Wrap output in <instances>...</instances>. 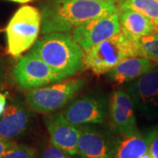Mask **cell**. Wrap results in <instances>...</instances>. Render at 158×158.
Returning a JSON list of instances; mask_svg holds the SVG:
<instances>
[{
  "mask_svg": "<svg viewBox=\"0 0 158 158\" xmlns=\"http://www.w3.org/2000/svg\"><path fill=\"white\" fill-rule=\"evenodd\" d=\"M118 10L116 4L98 0H47L40 11V32L69 33L91 19Z\"/></svg>",
  "mask_w": 158,
  "mask_h": 158,
  "instance_id": "obj_1",
  "label": "cell"
},
{
  "mask_svg": "<svg viewBox=\"0 0 158 158\" xmlns=\"http://www.w3.org/2000/svg\"><path fill=\"white\" fill-rule=\"evenodd\" d=\"M30 52L43 60L63 80L83 68L85 51L69 33L45 34L36 40Z\"/></svg>",
  "mask_w": 158,
  "mask_h": 158,
  "instance_id": "obj_2",
  "label": "cell"
},
{
  "mask_svg": "<svg viewBox=\"0 0 158 158\" xmlns=\"http://www.w3.org/2000/svg\"><path fill=\"white\" fill-rule=\"evenodd\" d=\"M134 56H138L135 40L120 30L118 34L85 51L83 67L96 75H102L109 72L125 59Z\"/></svg>",
  "mask_w": 158,
  "mask_h": 158,
  "instance_id": "obj_3",
  "label": "cell"
},
{
  "mask_svg": "<svg viewBox=\"0 0 158 158\" xmlns=\"http://www.w3.org/2000/svg\"><path fill=\"white\" fill-rule=\"evenodd\" d=\"M41 16L38 9L23 6L11 17L6 29L7 51L13 57H19L30 49L39 37Z\"/></svg>",
  "mask_w": 158,
  "mask_h": 158,
  "instance_id": "obj_4",
  "label": "cell"
},
{
  "mask_svg": "<svg viewBox=\"0 0 158 158\" xmlns=\"http://www.w3.org/2000/svg\"><path fill=\"white\" fill-rule=\"evenodd\" d=\"M84 78L63 80L49 86L30 89L26 94L27 101L31 109L39 113L55 112L71 100L85 86Z\"/></svg>",
  "mask_w": 158,
  "mask_h": 158,
  "instance_id": "obj_5",
  "label": "cell"
},
{
  "mask_svg": "<svg viewBox=\"0 0 158 158\" xmlns=\"http://www.w3.org/2000/svg\"><path fill=\"white\" fill-rule=\"evenodd\" d=\"M118 10L91 19L72 31L71 36L84 51L120 32Z\"/></svg>",
  "mask_w": 158,
  "mask_h": 158,
  "instance_id": "obj_6",
  "label": "cell"
},
{
  "mask_svg": "<svg viewBox=\"0 0 158 158\" xmlns=\"http://www.w3.org/2000/svg\"><path fill=\"white\" fill-rule=\"evenodd\" d=\"M13 74L18 84L25 89L40 88L63 81L61 76L31 52L19 60Z\"/></svg>",
  "mask_w": 158,
  "mask_h": 158,
  "instance_id": "obj_7",
  "label": "cell"
},
{
  "mask_svg": "<svg viewBox=\"0 0 158 158\" xmlns=\"http://www.w3.org/2000/svg\"><path fill=\"white\" fill-rule=\"evenodd\" d=\"M69 121L76 126L99 125L107 117L106 100L98 96H85L71 102L62 112Z\"/></svg>",
  "mask_w": 158,
  "mask_h": 158,
  "instance_id": "obj_8",
  "label": "cell"
},
{
  "mask_svg": "<svg viewBox=\"0 0 158 158\" xmlns=\"http://www.w3.org/2000/svg\"><path fill=\"white\" fill-rule=\"evenodd\" d=\"M127 90L135 108L145 115H158V67L133 81Z\"/></svg>",
  "mask_w": 158,
  "mask_h": 158,
  "instance_id": "obj_9",
  "label": "cell"
},
{
  "mask_svg": "<svg viewBox=\"0 0 158 158\" xmlns=\"http://www.w3.org/2000/svg\"><path fill=\"white\" fill-rule=\"evenodd\" d=\"M135 106L127 91L116 90L111 95L108 114L113 132L118 135L138 132Z\"/></svg>",
  "mask_w": 158,
  "mask_h": 158,
  "instance_id": "obj_10",
  "label": "cell"
},
{
  "mask_svg": "<svg viewBox=\"0 0 158 158\" xmlns=\"http://www.w3.org/2000/svg\"><path fill=\"white\" fill-rule=\"evenodd\" d=\"M115 138L93 125L80 126L78 155L81 158H112Z\"/></svg>",
  "mask_w": 158,
  "mask_h": 158,
  "instance_id": "obj_11",
  "label": "cell"
},
{
  "mask_svg": "<svg viewBox=\"0 0 158 158\" xmlns=\"http://www.w3.org/2000/svg\"><path fill=\"white\" fill-rule=\"evenodd\" d=\"M45 124L50 142L69 156L78 155V140L80 126H76L69 121L62 113L48 115Z\"/></svg>",
  "mask_w": 158,
  "mask_h": 158,
  "instance_id": "obj_12",
  "label": "cell"
},
{
  "mask_svg": "<svg viewBox=\"0 0 158 158\" xmlns=\"http://www.w3.org/2000/svg\"><path fill=\"white\" fill-rule=\"evenodd\" d=\"M118 14L121 31L133 40L158 34V28L155 24L139 11L118 6Z\"/></svg>",
  "mask_w": 158,
  "mask_h": 158,
  "instance_id": "obj_13",
  "label": "cell"
},
{
  "mask_svg": "<svg viewBox=\"0 0 158 158\" xmlns=\"http://www.w3.org/2000/svg\"><path fill=\"white\" fill-rule=\"evenodd\" d=\"M156 67V63L145 57H129L107 72L108 79L114 85H123L135 81Z\"/></svg>",
  "mask_w": 158,
  "mask_h": 158,
  "instance_id": "obj_14",
  "label": "cell"
},
{
  "mask_svg": "<svg viewBox=\"0 0 158 158\" xmlns=\"http://www.w3.org/2000/svg\"><path fill=\"white\" fill-rule=\"evenodd\" d=\"M152 130L142 134L139 131L115 138L112 158H141L147 152Z\"/></svg>",
  "mask_w": 158,
  "mask_h": 158,
  "instance_id": "obj_15",
  "label": "cell"
},
{
  "mask_svg": "<svg viewBox=\"0 0 158 158\" xmlns=\"http://www.w3.org/2000/svg\"><path fill=\"white\" fill-rule=\"evenodd\" d=\"M28 124L27 110L18 105H10L0 117V136L8 141L17 138L26 131Z\"/></svg>",
  "mask_w": 158,
  "mask_h": 158,
  "instance_id": "obj_16",
  "label": "cell"
},
{
  "mask_svg": "<svg viewBox=\"0 0 158 158\" xmlns=\"http://www.w3.org/2000/svg\"><path fill=\"white\" fill-rule=\"evenodd\" d=\"M118 6L128 7L148 17L158 28L157 0H123Z\"/></svg>",
  "mask_w": 158,
  "mask_h": 158,
  "instance_id": "obj_17",
  "label": "cell"
},
{
  "mask_svg": "<svg viewBox=\"0 0 158 158\" xmlns=\"http://www.w3.org/2000/svg\"><path fill=\"white\" fill-rule=\"evenodd\" d=\"M138 56L145 57L158 65V34L135 40Z\"/></svg>",
  "mask_w": 158,
  "mask_h": 158,
  "instance_id": "obj_18",
  "label": "cell"
},
{
  "mask_svg": "<svg viewBox=\"0 0 158 158\" xmlns=\"http://www.w3.org/2000/svg\"><path fill=\"white\" fill-rule=\"evenodd\" d=\"M0 158H37L34 148L27 145H16L11 146Z\"/></svg>",
  "mask_w": 158,
  "mask_h": 158,
  "instance_id": "obj_19",
  "label": "cell"
},
{
  "mask_svg": "<svg viewBox=\"0 0 158 158\" xmlns=\"http://www.w3.org/2000/svg\"><path fill=\"white\" fill-rule=\"evenodd\" d=\"M63 154L65 153L50 143L44 148V149L42 150L41 155H40V158H59L61 157Z\"/></svg>",
  "mask_w": 158,
  "mask_h": 158,
  "instance_id": "obj_20",
  "label": "cell"
},
{
  "mask_svg": "<svg viewBox=\"0 0 158 158\" xmlns=\"http://www.w3.org/2000/svg\"><path fill=\"white\" fill-rule=\"evenodd\" d=\"M148 151L152 158H158V129L152 130Z\"/></svg>",
  "mask_w": 158,
  "mask_h": 158,
  "instance_id": "obj_21",
  "label": "cell"
},
{
  "mask_svg": "<svg viewBox=\"0 0 158 158\" xmlns=\"http://www.w3.org/2000/svg\"><path fill=\"white\" fill-rule=\"evenodd\" d=\"M11 144L12 143H11L8 140L0 136V157L6 153V151L9 148L11 147Z\"/></svg>",
  "mask_w": 158,
  "mask_h": 158,
  "instance_id": "obj_22",
  "label": "cell"
},
{
  "mask_svg": "<svg viewBox=\"0 0 158 158\" xmlns=\"http://www.w3.org/2000/svg\"><path fill=\"white\" fill-rule=\"evenodd\" d=\"M6 108V94L0 92V117L3 115Z\"/></svg>",
  "mask_w": 158,
  "mask_h": 158,
  "instance_id": "obj_23",
  "label": "cell"
},
{
  "mask_svg": "<svg viewBox=\"0 0 158 158\" xmlns=\"http://www.w3.org/2000/svg\"><path fill=\"white\" fill-rule=\"evenodd\" d=\"M6 1H10V2H14V3H19V4H26L33 0H6Z\"/></svg>",
  "mask_w": 158,
  "mask_h": 158,
  "instance_id": "obj_24",
  "label": "cell"
},
{
  "mask_svg": "<svg viewBox=\"0 0 158 158\" xmlns=\"http://www.w3.org/2000/svg\"><path fill=\"white\" fill-rule=\"evenodd\" d=\"M98 1H103V2H109V3H113V4H120L123 0H98Z\"/></svg>",
  "mask_w": 158,
  "mask_h": 158,
  "instance_id": "obj_25",
  "label": "cell"
},
{
  "mask_svg": "<svg viewBox=\"0 0 158 158\" xmlns=\"http://www.w3.org/2000/svg\"><path fill=\"white\" fill-rule=\"evenodd\" d=\"M141 158H152L151 157V155H150V153H149V151H148H148L142 156H141Z\"/></svg>",
  "mask_w": 158,
  "mask_h": 158,
  "instance_id": "obj_26",
  "label": "cell"
},
{
  "mask_svg": "<svg viewBox=\"0 0 158 158\" xmlns=\"http://www.w3.org/2000/svg\"><path fill=\"white\" fill-rule=\"evenodd\" d=\"M59 158H71V157H70V156H67V154H63L62 156Z\"/></svg>",
  "mask_w": 158,
  "mask_h": 158,
  "instance_id": "obj_27",
  "label": "cell"
},
{
  "mask_svg": "<svg viewBox=\"0 0 158 158\" xmlns=\"http://www.w3.org/2000/svg\"><path fill=\"white\" fill-rule=\"evenodd\" d=\"M157 1H158V0H157Z\"/></svg>",
  "mask_w": 158,
  "mask_h": 158,
  "instance_id": "obj_28",
  "label": "cell"
}]
</instances>
